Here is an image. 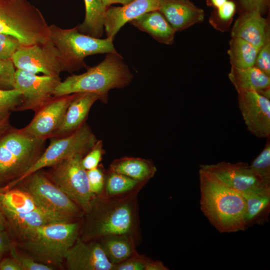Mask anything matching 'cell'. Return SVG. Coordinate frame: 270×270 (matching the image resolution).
<instances>
[{"instance_id":"6da1fadb","label":"cell","mask_w":270,"mask_h":270,"mask_svg":"<svg viewBox=\"0 0 270 270\" xmlns=\"http://www.w3.org/2000/svg\"><path fill=\"white\" fill-rule=\"evenodd\" d=\"M140 191L112 197L93 196L85 220L80 238L85 242L102 237L126 234L137 242L140 237L138 194Z\"/></svg>"},{"instance_id":"7a4b0ae2","label":"cell","mask_w":270,"mask_h":270,"mask_svg":"<svg viewBox=\"0 0 270 270\" xmlns=\"http://www.w3.org/2000/svg\"><path fill=\"white\" fill-rule=\"evenodd\" d=\"M200 208L211 224L220 233L244 231L246 202L242 193L213 174L200 168Z\"/></svg>"},{"instance_id":"3957f363","label":"cell","mask_w":270,"mask_h":270,"mask_svg":"<svg viewBox=\"0 0 270 270\" xmlns=\"http://www.w3.org/2000/svg\"><path fill=\"white\" fill-rule=\"evenodd\" d=\"M80 227L79 219L53 222L28 230L14 241L35 261L61 268L66 252L78 238Z\"/></svg>"},{"instance_id":"277c9868","label":"cell","mask_w":270,"mask_h":270,"mask_svg":"<svg viewBox=\"0 0 270 270\" xmlns=\"http://www.w3.org/2000/svg\"><path fill=\"white\" fill-rule=\"evenodd\" d=\"M134 78L123 57L118 53H107L104 60L80 74H72L58 85L54 96L74 93L88 92L97 95L103 104H108L109 91L128 86Z\"/></svg>"},{"instance_id":"5b68a950","label":"cell","mask_w":270,"mask_h":270,"mask_svg":"<svg viewBox=\"0 0 270 270\" xmlns=\"http://www.w3.org/2000/svg\"><path fill=\"white\" fill-rule=\"evenodd\" d=\"M46 140L12 126L0 137V192L12 186L36 162Z\"/></svg>"},{"instance_id":"8992f818","label":"cell","mask_w":270,"mask_h":270,"mask_svg":"<svg viewBox=\"0 0 270 270\" xmlns=\"http://www.w3.org/2000/svg\"><path fill=\"white\" fill-rule=\"evenodd\" d=\"M0 33L14 37L23 46L50 40L42 13L27 0H0Z\"/></svg>"},{"instance_id":"52a82bcc","label":"cell","mask_w":270,"mask_h":270,"mask_svg":"<svg viewBox=\"0 0 270 270\" xmlns=\"http://www.w3.org/2000/svg\"><path fill=\"white\" fill-rule=\"evenodd\" d=\"M50 38L58 48L62 60L64 71L72 73L82 68H88L84 58L88 56L118 53L110 37L98 38L80 32L77 26L61 28L49 26Z\"/></svg>"},{"instance_id":"ba28073f","label":"cell","mask_w":270,"mask_h":270,"mask_svg":"<svg viewBox=\"0 0 270 270\" xmlns=\"http://www.w3.org/2000/svg\"><path fill=\"white\" fill-rule=\"evenodd\" d=\"M48 148L36 162L10 188L31 174L46 167H50L76 155L84 156L98 140L90 128L84 122L73 133L62 138H50Z\"/></svg>"},{"instance_id":"9c48e42d","label":"cell","mask_w":270,"mask_h":270,"mask_svg":"<svg viewBox=\"0 0 270 270\" xmlns=\"http://www.w3.org/2000/svg\"><path fill=\"white\" fill-rule=\"evenodd\" d=\"M84 156L76 155L52 166L45 172L48 178L84 212L91 206L93 195L90 189L86 170L82 164Z\"/></svg>"},{"instance_id":"30bf717a","label":"cell","mask_w":270,"mask_h":270,"mask_svg":"<svg viewBox=\"0 0 270 270\" xmlns=\"http://www.w3.org/2000/svg\"><path fill=\"white\" fill-rule=\"evenodd\" d=\"M16 186L28 192L42 208L76 218L84 214L83 210L40 170L31 174Z\"/></svg>"},{"instance_id":"8fae6325","label":"cell","mask_w":270,"mask_h":270,"mask_svg":"<svg viewBox=\"0 0 270 270\" xmlns=\"http://www.w3.org/2000/svg\"><path fill=\"white\" fill-rule=\"evenodd\" d=\"M16 69L59 76L64 71L60 52L51 40L44 44L20 46L12 58Z\"/></svg>"},{"instance_id":"7c38bea8","label":"cell","mask_w":270,"mask_h":270,"mask_svg":"<svg viewBox=\"0 0 270 270\" xmlns=\"http://www.w3.org/2000/svg\"><path fill=\"white\" fill-rule=\"evenodd\" d=\"M60 82V76H38L16 69L14 88L22 92V100L16 111L32 110L36 112L54 97V90Z\"/></svg>"},{"instance_id":"4fadbf2b","label":"cell","mask_w":270,"mask_h":270,"mask_svg":"<svg viewBox=\"0 0 270 270\" xmlns=\"http://www.w3.org/2000/svg\"><path fill=\"white\" fill-rule=\"evenodd\" d=\"M76 93L54 96L39 110L35 112L32 121L20 128L28 136L46 140L52 137L60 126L66 111Z\"/></svg>"},{"instance_id":"5bb4252c","label":"cell","mask_w":270,"mask_h":270,"mask_svg":"<svg viewBox=\"0 0 270 270\" xmlns=\"http://www.w3.org/2000/svg\"><path fill=\"white\" fill-rule=\"evenodd\" d=\"M238 105L248 130L259 138L270 136V100L253 90H240Z\"/></svg>"},{"instance_id":"9a60e30c","label":"cell","mask_w":270,"mask_h":270,"mask_svg":"<svg viewBox=\"0 0 270 270\" xmlns=\"http://www.w3.org/2000/svg\"><path fill=\"white\" fill-rule=\"evenodd\" d=\"M200 167L240 193L258 192L270 188L263 184L246 162L223 161L214 164H200Z\"/></svg>"},{"instance_id":"2e32d148","label":"cell","mask_w":270,"mask_h":270,"mask_svg":"<svg viewBox=\"0 0 270 270\" xmlns=\"http://www.w3.org/2000/svg\"><path fill=\"white\" fill-rule=\"evenodd\" d=\"M70 270H112V264L98 240L85 242L80 236L65 254Z\"/></svg>"},{"instance_id":"e0dca14e","label":"cell","mask_w":270,"mask_h":270,"mask_svg":"<svg viewBox=\"0 0 270 270\" xmlns=\"http://www.w3.org/2000/svg\"><path fill=\"white\" fill-rule=\"evenodd\" d=\"M161 0H133L122 6L107 7L104 22L106 37L113 40L126 22L152 11L158 10Z\"/></svg>"},{"instance_id":"ac0fdd59","label":"cell","mask_w":270,"mask_h":270,"mask_svg":"<svg viewBox=\"0 0 270 270\" xmlns=\"http://www.w3.org/2000/svg\"><path fill=\"white\" fill-rule=\"evenodd\" d=\"M4 216L6 222V230L14 240L24 232L36 227L80 219L42 208H38L27 213L6 214Z\"/></svg>"},{"instance_id":"d6986e66","label":"cell","mask_w":270,"mask_h":270,"mask_svg":"<svg viewBox=\"0 0 270 270\" xmlns=\"http://www.w3.org/2000/svg\"><path fill=\"white\" fill-rule=\"evenodd\" d=\"M230 36L242 39L260 49L270 39L268 22L258 12H239Z\"/></svg>"},{"instance_id":"ffe728a7","label":"cell","mask_w":270,"mask_h":270,"mask_svg":"<svg viewBox=\"0 0 270 270\" xmlns=\"http://www.w3.org/2000/svg\"><path fill=\"white\" fill-rule=\"evenodd\" d=\"M176 32L201 22L204 12L190 0H161L158 10Z\"/></svg>"},{"instance_id":"44dd1931","label":"cell","mask_w":270,"mask_h":270,"mask_svg":"<svg viewBox=\"0 0 270 270\" xmlns=\"http://www.w3.org/2000/svg\"><path fill=\"white\" fill-rule=\"evenodd\" d=\"M98 96L92 93L79 92L69 105L62 122L52 138H62L78 130L86 122L90 110Z\"/></svg>"},{"instance_id":"7402d4cb","label":"cell","mask_w":270,"mask_h":270,"mask_svg":"<svg viewBox=\"0 0 270 270\" xmlns=\"http://www.w3.org/2000/svg\"><path fill=\"white\" fill-rule=\"evenodd\" d=\"M130 23L160 43L172 44L174 42L176 31L158 10L145 13Z\"/></svg>"},{"instance_id":"603a6c76","label":"cell","mask_w":270,"mask_h":270,"mask_svg":"<svg viewBox=\"0 0 270 270\" xmlns=\"http://www.w3.org/2000/svg\"><path fill=\"white\" fill-rule=\"evenodd\" d=\"M108 170L145 182L152 178L157 170L152 161L136 157L116 159L112 162Z\"/></svg>"},{"instance_id":"cb8c5ba5","label":"cell","mask_w":270,"mask_h":270,"mask_svg":"<svg viewBox=\"0 0 270 270\" xmlns=\"http://www.w3.org/2000/svg\"><path fill=\"white\" fill-rule=\"evenodd\" d=\"M98 240L107 258L114 264L121 262L138 254L136 250L137 242L128 235H110L102 237Z\"/></svg>"},{"instance_id":"d4e9b609","label":"cell","mask_w":270,"mask_h":270,"mask_svg":"<svg viewBox=\"0 0 270 270\" xmlns=\"http://www.w3.org/2000/svg\"><path fill=\"white\" fill-rule=\"evenodd\" d=\"M0 207L3 214H24L42 208L28 192L18 186L0 192Z\"/></svg>"},{"instance_id":"484cf974","label":"cell","mask_w":270,"mask_h":270,"mask_svg":"<svg viewBox=\"0 0 270 270\" xmlns=\"http://www.w3.org/2000/svg\"><path fill=\"white\" fill-rule=\"evenodd\" d=\"M228 78L237 92H260L270 88V77L254 66L240 69L231 66Z\"/></svg>"},{"instance_id":"4316f807","label":"cell","mask_w":270,"mask_h":270,"mask_svg":"<svg viewBox=\"0 0 270 270\" xmlns=\"http://www.w3.org/2000/svg\"><path fill=\"white\" fill-rule=\"evenodd\" d=\"M84 20L77 26L78 31L90 36L100 38L104 32V22L106 10L102 0H84Z\"/></svg>"},{"instance_id":"83f0119b","label":"cell","mask_w":270,"mask_h":270,"mask_svg":"<svg viewBox=\"0 0 270 270\" xmlns=\"http://www.w3.org/2000/svg\"><path fill=\"white\" fill-rule=\"evenodd\" d=\"M228 53L232 66L242 69L254 66L260 49L240 38H232Z\"/></svg>"},{"instance_id":"f1b7e54d","label":"cell","mask_w":270,"mask_h":270,"mask_svg":"<svg viewBox=\"0 0 270 270\" xmlns=\"http://www.w3.org/2000/svg\"><path fill=\"white\" fill-rule=\"evenodd\" d=\"M146 183L108 170L106 172L104 186L101 194L112 197L128 194L140 191Z\"/></svg>"},{"instance_id":"f546056e","label":"cell","mask_w":270,"mask_h":270,"mask_svg":"<svg viewBox=\"0 0 270 270\" xmlns=\"http://www.w3.org/2000/svg\"><path fill=\"white\" fill-rule=\"evenodd\" d=\"M246 202L245 222L246 227L256 220L270 204V188L254 192L242 193Z\"/></svg>"},{"instance_id":"4dcf8cb0","label":"cell","mask_w":270,"mask_h":270,"mask_svg":"<svg viewBox=\"0 0 270 270\" xmlns=\"http://www.w3.org/2000/svg\"><path fill=\"white\" fill-rule=\"evenodd\" d=\"M237 7L234 0H228L220 6L214 9L210 16L209 22L216 30L222 32L228 30Z\"/></svg>"},{"instance_id":"1f68e13d","label":"cell","mask_w":270,"mask_h":270,"mask_svg":"<svg viewBox=\"0 0 270 270\" xmlns=\"http://www.w3.org/2000/svg\"><path fill=\"white\" fill-rule=\"evenodd\" d=\"M249 166L263 184L270 188V136L262 152Z\"/></svg>"},{"instance_id":"d6a6232c","label":"cell","mask_w":270,"mask_h":270,"mask_svg":"<svg viewBox=\"0 0 270 270\" xmlns=\"http://www.w3.org/2000/svg\"><path fill=\"white\" fill-rule=\"evenodd\" d=\"M22 100V92L15 88H0V122L9 120L11 112L16 111Z\"/></svg>"},{"instance_id":"836d02e7","label":"cell","mask_w":270,"mask_h":270,"mask_svg":"<svg viewBox=\"0 0 270 270\" xmlns=\"http://www.w3.org/2000/svg\"><path fill=\"white\" fill-rule=\"evenodd\" d=\"M9 254L18 263L22 270H52L54 269L50 266L35 261L24 252H20L18 250L14 242L11 247Z\"/></svg>"},{"instance_id":"e575fe53","label":"cell","mask_w":270,"mask_h":270,"mask_svg":"<svg viewBox=\"0 0 270 270\" xmlns=\"http://www.w3.org/2000/svg\"><path fill=\"white\" fill-rule=\"evenodd\" d=\"M86 173L90 191L93 196L102 194L106 177L103 166L98 165L96 168L86 170Z\"/></svg>"},{"instance_id":"d590c367","label":"cell","mask_w":270,"mask_h":270,"mask_svg":"<svg viewBox=\"0 0 270 270\" xmlns=\"http://www.w3.org/2000/svg\"><path fill=\"white\" fill-rule=\"evenodd\" d=\"M104 153L102 141L98 140L90 150L82 158V166L86 170L96 168Z\"/></svg>"},{"instance_id":"8d00e7d4","label":"cell","mask_w":270,"mask_h":270,"mask_svg":"<svg viewBox=\"0 0 270 270\" xmlns=\"http://www.w3.org/2000/svg\"><path fill=\"white\" fill-rule=\"evenodd\" d=\"M16 70L12 60H0V88H14Z\"/></svg>"},{"instance_id":"74e56055","label":"cell","mask_w":270,"mask_h":270,"mask_svg":"<svg viewBox=\"0 0 270 270\" xmlns=\"http://www.w3.org/2000/svg\"><path fill=\"white\" fill-rule=\"evenodd\" d=\"M20 46L14 37L0 33V60H11Z\"/></svg>"},{"instance_id":"f35d334b","label":"cell","mask_w":270,"mask_h":270,"mask_svg":"<svg viewBox=\"0 0 270 270\" xmlns=\"http://www.w3.org/2000/svg\"><path fill=\"white\" fill-rule=\"evenodd\" d=\"M254 66L270 77V39L259 50Z\"/></svg>"},{"instance_id":"ab89813d","label":"cell","mask_w":270,"mask_h":270,"mask_svg":"<svg viewBox=\"0 0 270 270\" xmlns=\"http://www.w3.org/2000/svg\"><path fill=\"white\" fill-rule=\"evenodd\" d=\"M148 258L136 254L114 265L112 270H144Z\"/></svg>"},{"instance_id":"60d3db41","label":"cell","mask_w":270,"mask_h":270,"mask_svg":"<svg viewBox=\"0 0 270 270\" xmlns=\"http://www.w3.org/2000/svg\"><path fill=\"white\" fill-rule=\"evenodd\" d=\"M270 0H238L237 10L239 12L256 11L262 15L268 10Z\"/></svg>"},{"instance_id":"b9f144b4","label":"cell","mask_w":270,"mask_h":270,"mask_svg":"<svg viewBox=\"0 0 270 270\" xmlns=\"http://www.w3.org/2000/svg\"><path fill=\"white\" fill-rule=\"evenodd\" d=\"M14 242L6 230H0V261L10 252Z\"/></svg>"},{"instance_id":"7bdbcfd3","label":"cell","mask_w":270,"mask_h":270,"mask_svg":"<svg viewBox=\"0 0 270 270\" xmlns=\"http://www.w3.org/2000/svg\"><path fill=\"white\" fill-rule=\"evenodd\" d=\"M0 270H22L18 263L12 256H5L0 261Z\"/></svg>"},{"instance_id":"ee69618b","label":"cell","mask_w":270,"mask_h":270,"mask_svg":"<svg viewBox=\"0 0 270 270\" xmlns=\"http://www.w3.org/2000/svg\"><path fill=\"white\" fill-rule=\"evenodd\" d=\"M169 268L164 266L160 260H154L148 259L145 266L144 270H168Z\"/></svg>"},{"instance_id":"f6af8a7d","label":"cell","mask_w":270,"mask_h":270,"mask_svg":"<svg viewBox=\"0 0 270 270\" xmlns=\"http://www.w3.org/2000/svg\"><path fill=\"white\" fill-rule=\"evenodd\" d=\"M206 4L208 6L212 7L214 9L216 8L228 0H206Z\"/></svg>"},{"instance_id":"bcb514c9","label":"cell","mask_w":270,"mask_h":270,"mask_svg":"<svg viewBox=\"0 0 270 270\" xmlns=\"http://www.w3.org/2000/svg\"><path fill=\"white\" fill-rule=\"evenodd\" d=\"M12 126L9 122V120L0 122V137Z\"/></svg>"},{"instance_id":"7dc6e473","label":"cell","mask_w":270,"mask_h":270,"mask_svg":"<svg viewBox=\"0 0 270 270\" xmlns=\"http://www.w3.org/2000/svg\"><path fill=\"white\" fill-rule=\"evenodd\" d=\"M0 230H6V222L0 207Z\"/></svg>"},{"instance_id":"c3c4849f","label":"cell","mask_w":270,"mask_h":270,"mask_svg":"<svg viewBox=\"0 0 270 270\" xmlns=\"http://www.w3.org/2000/svg\"><path fill=\"white\" fill-rule=\"evenodd\" d=\"M102 3L106 7H108L112 4H118L117 0H102Z\"/></svg>"},{"instance_id":"681fc988","label":"cell","mask_w":270,"mask_h":270,"mask_svg":"<svg viewBox=\"0 0 270 270\" xmlns=\"http://www.w3.org/2000/svg\"><path fill=\"white\" fill-rule=\"evenodd\" d=\"M133 0H117L118 4H120L122 5L126 4Z\"/></svg>"}]
</instances>
